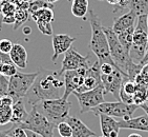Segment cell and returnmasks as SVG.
I'll return each mask as SVG.
<instances>
[{"label": "cell", "instance_id": "30bf717a", "mask_svg": "<svg viewBox=\"0 0 148 137\" xmlns=\"http://www.w3.org/2000/svg\"><path fill=\"white\" fill-rule=\"evenodd\" d=\"M89 66V55L83 56L71 46L69 51L64 53V58L62 60V66L60 71L58 72L59 75L64 74L66 71H73L81 68H88Z\"/></svg>", "mask_w": 148, "mask_h": 137}, {"label": "cell", "instance_id": "816d5d0a", "mask_svg": "<svg viewBox=\"0 0 148 137\" xmlns=\"http://www.w3.org/2000/svg\"><path fill=\"white\" fill-rule=\"evenodd\" d=\"M99 137H105V136H103V135H102V136H99Z\"/></svg>", "mask_w": 148, "mask_h": 137}, {"label": "cell", "instance_id": "ee69618b", "mask_svg": "<svg viewBox=\"0 0 148 137\" xmlns=\"http://www.w3.org/2000/svg\"><path fill=\"white\" fill-rule=\"evenodd\" d=\"M31 31H32L31 28H29V26H24V28H23V33L26 35L31 34Z\"/></svg>", "mask_w": 148, "mask_h": 137}, {"label": "cell", "instance_id": "c3c4849f", "mask_svg": "<svg viewBox=\"0 0 148 137\" xmlns=\"http://www.w3.org/2000/svg\"><path fill=\"white\" fill-rule=\"evenodd\" d=\"M19 1H21V2H29L32 0H19Z\"/></svg>", "mask_w": 148, "mask_h": 137}, {"label": "cell", "instance_id": "8992f818", "mask_svg": "<svg viewBox=\"0 0 148 137\" xmlns=\"http://www.w3.org/2000/svg\"><path fill=\"white\" fill-rule=\"evenodd\" d=\"M26 131H32L37 133L41 137H54V130L57 127L51 123L44 115L37 110L35 106L32 107L31 112L25 121L20 125H15Z\"/></svg>", "mask_w": 148, "mask_h": 137}, {"label": "cell", "instance_id": "7402d4cb", "mask_svg": "<svg viewBox=\"0 0 148 137\" xmlns=\"http://www.w3.org/2000/svg\"><path fill=\"white\" fill-rule=\"evenodd\" d=\"M29 116V113L26 111L25 104L23 98L14 101L13 104V111H12V119L11 122L13 125H20L25 121V119Z\"/></svg>", "mask_w": 148, "mask_h": 137}, {"label": "cell", "instance_id": "484cf974", "mask_svg": "<svg viewBox=\"0 0 148 137\" xmlns=\"http://www.w3.org/2000/svg\"><path fill=\"white\" fill-rule=\"evenodd\" d=\"M134 26H131L129 29L120 32V33L117 34L119 41L121 42L123 48L128 52V53L130 52L131 46H132V42H134Z\"/></svg>", "mask_w": 148, "mask_h": 137}, {"label": "cell", "instance_id": "8d00e7d4", "mask_svg": "<svg viewBox=\"0 0 148 137\" xmlns=\"http://www.w3.org/2000/svg\"><path fill=\"white\" fill-rule=\"evenodd\" d=\"M129 2H130V0H120L119 4H118V6H116L118 9H114V13H119V12H122L123 10L125 9V8H128Z\"/></svg>", "mask_w": 148, "mask_h": 137}, {"label": "cell", "instance_id": "f907efd6", "mask_svg": "<svg viewBox=\"0 0 148 137\" xmlns=\"http://www.w3.org/2000/svg\"><path fill=\"white\" fill-rule=\"evenodd\" d=\"M147 22H148V14H147Z\"/></svg>", "mask_w": 148, "mask_h": 137}, {"label": "cell", "instance_id": "681fc988", "mask_svg": "<svg viewBox=\"0 0 148 137\" xmlns=\"http://www.w3.org/2000/svg\"><path fill=\"white\" fill-rule=\"evenodd\" d=\"M1 15H2V13H1V10H0V19L2 18V17H1Z\"/></svg>", "mask_w": 148, "mask_h": 137}, {"label": "cell", "instance_id": "9a60e30c", "mask_svg": "<svg viewBox=\"0 0 148 137\" xmlns=\"http://www.w3.org/2000/svg\"><path fill=\"white\" fill-rule=\"evenodd\" d=\"M98 117L100 118V125H101V132L103 136L105 137H118L120 132L119 121L114 117L105 114H99Z\"/></svg>", "mask_w": 148, "mask_h": 137}, {"label": "cell", "instance_id": "bcb514c9", "mask_svg": "<svg viewBox=\"0 0 148 137\" xmlns=\"http://www.w3.org/2000/svg\"><path fill=\"white\" fill-rule=\"evenodd\" d=\"M127 137H142L140 134H138V133H132V134H129Z\"/></svg>", "mask_w": 148, "mask_h": 137}, {"label": "cell", "instance_id": "74e56055", "mask_svg": "<svg viewBox=\"0 0 148 137\" xmlns=\"http://www.w3.org/2000/svg\"><path fill=\"white\" fill-rule=\"evenodd\" d=\"M10 62H13L10 57L9 54H4L2 52L0 51V64H2V63H10Z\"/></svg>", "mask_w": 148, "mask_h": 137}, {"label": "cell", "instance_id": "7c38bea8", "mask_svg": "<svg viewBox=\"0 0 148 137\" xmlns=\"http://www.w3.org/2000/svg\"><path fill=\"white\" fill-rule=\"evenodd\" d=\"M125 75L122 72L116 68L111 74L109 75H102L101 79H102V84L104 86V91L106 93H111L114 95V97L118 100H120V90L122 86L123 81L126 79Z\"/></svg>", "mask_w": 148, "mask_h": 137}, {"label": "cell", "instance_id": "5b68a950", "mask_svg": "<svg viewBox=\"0 0 148 137\" xmlns=\"http://www.w3.org/2000/svg\"><path fill=\"white\" fill-rule=\"evenodd\" d=\"M148 46V22L147 15L139 16L134 26V42L129 55L136 63H141Z\"/></svg>", "mask_w": 148, "mask_h": 137}, {"label": "cell", "instance_id": "7a4b0ae2", "mask_svg": "<svg viewBox=\"0 0 148 137\" xmlns=\"http://www.w3.org/2000/svg\"><path fill=\"white\" fill-rule=\"evenodd\" d=\"M103 31L107 37L111 58L114 60L117 68L125 75V77L134 80L136 76L140 74L143 64L136 63L131 59L129 53L123 48V46L118 39L117 34L112 31V29L103 26Z\"/></svg>", "mask_w": 148, "mask_h": 137}, {"label": "cell", "instance_id": "5bb4252c", "mask_svg": "<svg viewBox=\"0 0 148 137\" xmlns=\"http://www.w3.org/2000/svg\"><path fill=\"white\" fill-rule=\"evenodd\" d=\"M76 41V38L71 37L67 34H56L53 36V49H54V54L51 56V60L56 61L58 56L61 54H64L66 51H69L71 48L73 43Z\"/></svg>", "mask_w": 148, "mask_h": 137}, {"label": "cell", "instance_id": "d6986e66", "mask_svg": "<svg viewBox=\"0 0 148 137\" xmlns=\"http://www.w3.org/2000/svg\"><path fill=\"white\" fill-rule=\"evenodd\" d=\"M10 57L15 66L19 68H25L27 66V52L25 48L20 44L15 43L13 46V49L10 52Z\"/></svg>", "mask_w": 148, "mask_h": 137}, {"label": "cell", "instance_id": "cb8c5ba5", "mask_svg": "<svg viewBox=\"0 0 148 137\" xmlns=\"http://www.w3.org/2000/svg\"><path fill=\"white\" fill-rule=\"evenodd\" d=\"M36 24L37 23H51L54 21V11L51 8H43L31 15Z\"/></svg>", "mask_w": 148, "mask_h": 137}, {"label": "cell", "instance_id": "2e32d148", "mask_svg": "<svg viewBox=\"0 0 148 137\" xmlns=\"http://www.w3.org/2000/svg\"><path fill=\"white\" fill-rule=\"evenodd\" d=\"M134 82L137 88L134 95V103L140 107L148 101V80L139 74L134 78Z\"/></svg>", "mask_w": 148, "mask_h": 137}, {"label": "cell", "instance_id": "836d02e7", "mask_svg": "<svg viewBox=\"0 0 148 137\" xmlns=\"http://www.w3.org/2000/svg\"><path fill=\"white\" fill-rule=\"evenodd\" d=\"M9 90V79L8 77L0 74V97L5 96Z\"/></svg>", "mask_w": 148, "mask_h": 137}, {"label": "cell", "instance_id": "4fadbf2b", "mask_svg": "<svg viewBox=\"0 0 148 137\" xmlns=\"http://www.w3.org/2000/svg\"><path fill=\"white\" fill-rule=\"evenodd\" d=\"M101 70H100V62L96 61L92 66H89L85 72L84 76V81L83 84L78 89V93H83L86 91H90L92 89L97 88L100 84H102V79H101Z\"/></svg>", "mask_w": 148, "mask_h": 137}, {"label": "cell", "instance_id": "ac0fdd59", "mask_svg": "<svg viewBox=\"0 0 148 137\" xmlns=\"http://www.w3.org/2000/svg\"><path fill=\"white\" fill-rule=\"evenodd\" d=\"M66 122L71 126L73 131L71 137H92L96 135L94 131H91L85 123L77 117L69 116V118L66 119Z\"/></svg>", "mask_w": 148, "mask_h": 137}, {"label": "cell", "instance_id": "7bdbcfd3", "mask_svg": "<svg viewBox=\"0 0 148 137\" xmlns=\"http://www.w3.org/2000/svg\"><path fill=\"white\" fill-rule=\"evenodd\" d=\"M107 2L111 6H118L120 2V0H107Z\"/></svg>", "mask_w": 148, "mask_h": 137}, {"label": "cell", "instance_id": "277c9868", "mask_svg": "<svg viewBox=\"0 0 148 137\" xmlns=\"http://www.w3.org/2000/svg\"><path fill=\"white\" fill-rule=\"evenodd\" d=\"M35 107L39 112H41L51 123L57 127L59 123L66 121L69 116L71 103L64 98H57V99L42 100L36 103Z\"/></svg>", "mask_w": 148, "mask_h": 137}, {"label": "cell", "instance_id": "d6a6232c", "mask_svg": "<svg viewBox=\"0 0 148 137\" xmlns=\"http://www.w3.org/2000/svg\"><path fill=\"white\" fill-rule=\"evenodd\" d=\"M13 46L14 44L10 39L3 38V39L0 40V51L4 53V54H10V52L13 49Z\"/></svg>", "mask_w": 148, "mask_h": 137}, {"label": "cell", "instance_id": "ba28073f", "mask_svg": "<svg viewBox=\"0 0 148 137\" xmlns=\"http://www.w3.org/2000/svg\"><path fill=\"white\" fill-rule=\"evenodd\" d=\"M140 107L137 104H128L123 101L116 102H104L91 110L95 115L105 114L111 117H121L124 120H128Z\"/></svg>", "mask_w": 148, "mask_h": 137}, {"label": "cell", "instance_id": "e575fe53", "mask_svg": "<svg viewBox=\"0 0 148 137\" xmlns=\"http://www.w3.org/2000/svg\"><path fill=\"white\" fill-rule=\"evenodd\" d=\"M38 30H39L42 34L51 36L53 35V28H51V23H37Z\"/></svg>", "mask_w": 148, "mask_h": 137}, {"label": "cell", "instance_id": "d590c367", "mask_svg": "<svg viewBox=\"0 0 148 137\" xmlns=\"http://www.w3.org/2000/svg\"><path fill=\"white\" fill-rule=\"evenodd\" d=\"M116 66L110 64V63H100V70L102 75H109L116 70Z\"/></svg>", "mask_w": 148, "mask_h": 137}, {"label": "cell", "instance_id": "f546056e", "mask_svg": "<svg viewBox=\"0 0 148 137\" xmlns=\"http://www.w3.org/2000/svg\"><path fill=\"white\" fill-rule=\"evenodd\" d=\"M17 66L13 62L10 63H2L0 64V74H2L5 77H12L17 73Z\"/></svg>", "mask_w": 148, "mask_h": 137}, {"label": "cell", "instance_id": "f35d334b", "mask_svg": "<svg viewBox=\"0 0 148 137\" xmlns=\"http://www.w3.org/2000/svg\"><path fill=\"white\" fill-rule=\"evenodd\" d=\"M140 74L148 80V62L145 63V64H143L142 70H141V72H140Z\"/></svg>", "mask_w": 148, "mask_h": 137}, {"label": "cell", "instance_id": "ab89813d", "mask_svg": "<svg viewBox=\"0 0 148 137\" xmlns=\"http://www.w3.org/2000/svg\"><path fill=\"white\" fill-rule=\"evenodd\" d=\"M147 62H148V46H147V50H146L145 56H144V58H143L141 64H145V63H147Z\"/></svg>", "mask_w": 148, "mask_h": 137}, {"label": "cell", "instance_id": "7dc6e473", "mask_svg": "<svg viewBox=\"0 0 148 137\" xmlns=\"http://www.w3.org/2000/svg\"><path fill=\"white\" fill-rule=\"evenodd\" d=\"M49 3H51V4H54L55 2H57V1H59V0H47Z\"/></svg>", "mask_w": 148, "mask_h": 137}, {"label": "cell", "instance_id": "3957f363", "mask_svg": "<svg viewBox=\"0 0 148 137\" xmlns=\"http://www.w3.org/2000/svg\"><path fill=\"white\" fill-rule=\"evenodd\" d=\"M88 16L91 28V38L90 43H89V48H90L91 52L97 56L98 61L100 63H110L116 66L114 60L111 58L107 37L103 31L102 22H101L99 16L92 10L88 11Z\"/></svg>", "mask_w": 148, "mask_h": 137}, {"label": "cell", "instance_id": "4316f807", "mask_svg": "<svg viewBox=\"0 0 148 137\" xmlns=\"http://www.w3.org/2000/svg\"><path fill=\"white\" fill-rule=\"evenodd\" d=\"M129 11L136 13L138 17L148 14V0H130L128 6Z\"/></svg>", "mask_w": 148, "mask_h": 137}, {"label": "cell", "instance_id": "b9f144b4", "mask_svg": "<svg viewBox=\"0 0 148 137\" xmlns=\"http://www.w3.org/2000/svg\"><path fill=\"white\" fill-rule=\"evenodd\" d=\"M140 108L142 109L143 111L146 113V115L148 116V106H147V104H145V103H144V104H141V106H140Z\"/></svg>", "mask_w": 148, "mask_h": 137}, {"label": "cell", "instance_id": "9c48e42d", "mask_svg": "<svg viewBox=\"0 0 148 137\" xmlns=\"http://www.w3.org/2000/svg\"><path fill=\"white\" fill-rule=\"evenodd\" d=\"M73 94L78 99L80 106V113H86L90 112L92 109L98 107L99 104L104 102V86L103 84H100L97 88L92 89L90 91H86L83 93L74 92Z\"/></svg>", "mask_w": 148, "mask_h": 137}, {"label": "cell", "instance_id": "f6af8a7d", "mask_svg": "<svg viewBox=\"0 0 148 137\" xmlns=\"http://www.w3.org/2000/svg\"><path fill=\"white\" fill-rule=\"evenodd\" d=\"M0 137H12V136H10L9 134H6L5 132H1V131H0Z\"/></svg>", "mask_w": 148, "mask_h": 137}, {"label": "cell", "instance_id": "8fae6325", "mask_svg": "<svg viewBox=\"0 0 148 137\" xmlns=\"http://www.w3.org/2000/svg\"><path fill=\"white\" fill-rule=\"evenodd\" d=\"M87 68H81L78 70H73V71H66L64 73V94L62 98L69 99V95L73 94L75 91L83 84L84 81V76Z\"/></svg>", "mask_w": 148, "mask_h": 137}, {"label": "cell", "instance_id": "603a6c76", "mask_svg": "<svg viewBox=\"0 0 148 137\" xmlns=\"http://www.w3.org/2000/svg\"><path fill=\"white\" fill-rule=\"evenodd\" d=\"M136 82L134 80L126 78L122 83L121 90H120V100L128 104H134V95L136 92Z\"/></svg>", "mask_w": 148, "mask_h": 137}, {"label": "cell", "instance_id": "4dcf8cb0", "mask_svg": "<svg viewBox=\"0 0 148 137\" xmlns=\"http://www.w3.org/2000/svg\"><path fill=\"white\" fill-rule=\"evenodd\" d=\"M4 132L12 137H29L27 136V133H26V131L24 129L20 128L18 126H15V125H13V127L11 129H9L8 131H4Z\"/></svg>", "mask_w": 148, "mask_h": 137}, {"label": "cell", "instance_id": "f5cc1de1", "mask_svg": "<svg viewBox=\"0 0 148 137\" xmlns=\"http://www.w3.org/2000/svg\"><path fill=\"white\" fill-rule=\"evenodd\" d=\"M99 1H104V0H99Z\"/></svg>", "mask_w": 148, "mask_h": 137}, {"label": "cell", "instance_id": "83f0119b", "mask_svg": "<svg viewBox=\"0 0 148 137\" xmlns=\"http://www.w3.org/2000/svg\"><path fill=\"white\" fill-rule=\"evenodd\" d=\"M29 15L31 14H29V12L27 9L17 8V10L15 12V19H16V21H15L14 26H13V30L16 31V30L19 29L22 24H24V22H26L27 19H29Z\"/></svg>", "mask_w": 148, "mask_h": 137}, {"label": "cell", "instance_id": "6da1fadb", "mask_svg": "<svg viewBox=\"0 0 148 137\" xmlns=\"http://www.w3.org/2000/svg\"><path fill=\"white\" fill-rule=\"evenodd\" d=\"M59 76L57 72L40 68L39 75L24 97L26 102L33 107L42 100L62 97L64 94L63 89H65V86L64 81L60 79Z\"/></svg>", "mask_w": 148, "mask_h": 137}, {"label": "cell", "instance_id": "e0dca14e", "mask_svg": "<svg viewBox=\"0 0 148 137\" xmlns=\"http://www.w3.org/2000/svg\"><path fill=\"white\" fill-rule=\"evenodd\" d=\"M138 16L136 15V13L132 11H129L125 14H123L120 17H116L114 20V24H112V31L118 34L120 32L125 31V30L129 29L131 26H136L137 22Z\"/></svg>", "mask_w": 148, "mask_h": 137}, {"label": "cell", "instance_id": "f1b7e54d", "mask_svg": "<svg viewBox=\"0 0 148 137\" xmlns=\"http://www.w3.org/2000/svg\"><path fill=\"white\" fill-rule=\"evenodd\" d=\"M43 8H51L54 9V4L49 3L47 0H32L29 2V14H34L38 10L43 9Z\"/></svg>", "mask_w": 148, "mask_h": 137}, {"label": "cell", "instance_id": "52a82bcc", "mask_svg": "<svg viewBox=\"0 0 148 137\" xmlns=\"http://www.w3.org/2000/svg\"><path fill=\"white\" fill-rule=\"evenodd\" d=\"M39 75V71L35 73H21L17 72L14 76L10 77L9 79V90L8 96L16 101L18 99L25 97L29 89L34 84L35 80Z\"/></svg>", "mask_w": 148, "mask_h": 137}, {"label": "cell", "instance_id": "1f68e13d", "mask_svg": "<svg viewBox=\"0 0 148 137\" xmlns=\"http://www.w3.org/2000/svg\"><path fill=\"white\" fill-rule=\"evenodd\" d=\"M58 132L61 137H71L73 136V131H71V128L69 123L66 121H63V122L59 123L57 126Z\"/></svg>", "mask_w": 148, "mask_h": 137}, {"label": "cell", "instance_id": "44dd1931", "mask_svg": "<svg viewBox=\"0 0 148 137\" xmlns=\"http://www.w3.org/2000/svg\"><path fill=\"white\" fill-rule=\"evenodd\" d=\"M13 104L14 100L8 95L0 97V126H5L11 122Z\"/></svg>", "mask_w": 148, "mask_h": 137}, {"label": "cell", "instance_id": "ffe728a7", "mask_svg": "<svg viewBox=\"0 0 148 137\" xmlns=\"http://www.w3.org/2000/svg\"><path fill=\"white\" fill-rule=\"evenodd\" d=\"M119 127L120 129H130V130L148 132V116L143 115L136 118H130L128 120H120Z\"/></svg>", "mask_w": 148, "mask_h": 137}, {"label": "cell", "instance_id": "60d3db41", "mask_svg": "<svg viewBox=\"0 0 148 137\" xmlns=\"http://www.w3.org/2000/svg\"><path fill=\"white\" fill-rule=\"evenodd\" d=\"M26 133H27V136L29 137H41L40 135H38L37 133H34V132H32V131H26Z\"/></svg>", "mask_w": 148, "mask_h": 137}, {"label": "cell", "instance_id": "d4e9b609", "mask_svg": "<svg viewBox=\"0 0 148 137\" xmlns=\"http://www.w3.org/2000/svg\"><path fill=\"white\" fill-rule=\"evenodd\" d=\"M88 0H73L71 14L77 18H85L88 14Z\"/></svg>", "mask_w": 148, "mask_h": 137}]
</instances>
